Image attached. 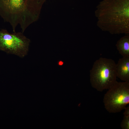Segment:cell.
Returning a JSON list of instances; mask_svg holds the SVG:
<instances>
[{
    "instance_id": "obj_1",
    "label": "cell",
    "mask_w": 129,
    "mask_h": 129,
    "mask_svg": "<svg viewBox=\"0 0 129 129\" xmlns=\"http://www.w3.org/2000/svg\"><path fill=\"white\" fill-rule=\"evenodd\" d=\"M44 0H0V16L13 31L20 26L24 32L36 19V10Z\"/></svg>"
},
{
    "instance_id": "obj_2",
    "label": "cell",
    "mask_w": 129,
    "mask_h": 129,
    "mask_svg": "<svg viewBox=\"0 0 129 129\" xmlns=\"http://www.w3.org/2000/svg\"><path fill=\"white\" fill-rule=\"evenodd\" d=\"M116 65L115 61L110 59L100 57L96 60L90 71L92 87L102 92L112 87L117 81Z\"/></svg>"
},
{
    "instance_id": "obj_3",
    "label": "cell",
    "mask_w": 129,
    "mask_h": 129,
    "mask_svg": "<svg viewBox=\"0 0 129 129\" xmlns=\"http://www.w3.org/2000/svg\"><path fill=\"white\" fill-rule=\"evenodd\" d=\"M103 102L109 113H117L124 109L129 104V81H117L105 94Z\"/></svg>"
},
{
    "instance_id": "obj_4",
    "label": "cell",
    "mask_w": 129,
    "mask_h": 129,
    "mask_svg": "<svg viewBox=\"0 0 129 129\" xmlns=\"http://www.w3.org/2000/svg\"><path fill=\"white\" fill-rule=\"evenodd\" d=\"M30 42L22 32L11 33L5 29L0 30V50L8 54L24 57L28 53Z\"/></svg>"
},
{
    "instance_id": "obj_5",
    "label": "cell",
    "mask_w": 129,
    "mask_h": 129,
    "mask_svg": "<svg viewBox=\"0 0 129 129\" xmlns=\"http://www.w3.org/2000/svg\"><path fill=\"white\" fill-rule=\"evenodd\" d=\"M117 77L124 81H129V57H123L116 65Z\"/></svg>"
},
{
    "instance_id": "obj_6",
    "label": "cell",
    "mask_w": 129,
    "mask_h": 129,
    "mask_svg": "<svg viewBox=\"0 0 129 129\" xmlns=\"http://www.w3.org/2000/svg\"><path fill=\"white\" fill-rule=\"evenodd\" d=\"M119 53L123 57H129V37L124 36L120 39L116 45Z\"/></svg>"
},
{
    "instance_id": "obj_7",
    "label": "cell",
    "mask_w": 129,
    "mask_h": 129,
    "mask_svg": "<svg viewBox=\"0 0 129 129\" xmlns=\"http://www.w3.org/2000/svg\"><path fill=\"white\" fill-rule=\"evenodd\" d=\"M120 126L122 129H129V115H124Z\"/></svg>"
},
{
    "instance_id": "obj_8",
    "label": "cell",
    "mask_w": 129,
    "mask_h": 129,
    "mask_svg": "<svg viewBox=\"0 0 129 129\" xmlns=\"http://www.w3.org/2000/svg\"><path fill=\"white\" fill-rule=\"evenodd\" d=\"M63 64V63L61 61H60L59 62V64L60 65H62Z\"/></svg>"
}]
</instances>
